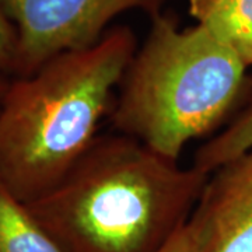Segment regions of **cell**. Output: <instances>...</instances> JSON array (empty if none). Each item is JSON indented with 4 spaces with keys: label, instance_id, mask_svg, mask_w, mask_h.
I'll list each match as a JSON object with an SVG mask.
<instances>
[{
    "label": "cell",
    "instance_id": "obj_1",
    "mask_svg": "<svg viewBox=\"0 0 252 252\" xmlns=\"http://www.w3.org/2000/svg\"><path fill=\"white\" fill-rule=\"evenodd\" d=\"M209 177L115 132L27 207L64 252H157L188 223Z\"/></svg>",
    "mask_w": 252,
    "mask_h": 252
},
{
    "label": "cell",
    "instance_id": "obj_2",
    "mask_svg": "<svg viewBox=\"0 0 252 252\" xmlns=\"http://www.w3.org/2000/svg\"><path fill=\"white\" fill-rule=\"evenodd\" d=\"M136 51L132 28L115 26L90 48L10 80L0 105V182L20 202L51 192L90 149Z\"/></svg>",
    "mask_w": 252,
    "mask_h": 252
},
{
    "label": "cell",
    "instance_id": "obj_3",
    "mask_svg": "<svg viewBox=\"0 0 252 252\" xmlns=\"http://www.w3.org/2000/svg\"><path fill=\"white\" fill-rule=\"evenodd\" d=\"M247 67L202 26L181 30L158 13L119 83L115 132L178 161L185 146L209 135L237 107Z\"/></svg>",
    "mask_w": 252,
    "mask_h": 252
},
{
    "label": "cell",
    "instance_id": "obj_4",
    "mask_svg": "<svg viewBox=\"0 0 252 252\" xmlns=\"http://www.w3.org/2000/svg\"><path fill=\"white\" fill-rule=\"evenodd\" d=\"M165 0H0V9L17 30L14 77H27L58 55L90 48L114 18L143 10L161 13Z\"/></svg>",
    "mask_w": 252,
    "mask_h": 252
},
{
    "label": "cell",
    "instance_id": "obj_5",
    "mask_svg": "<svg viewBox=\"0 0 252 252\" xmlns=\"http://www.w3.org/2000/svg\"><path fill=\"white\" fill-rule=\"evenodd\" d=\"M188 227L202 252H252V147L210 174Z\"/></svg>",
    "mask_w": 252,
    "mask_h": 252
},
{
    "label": "cell",
    "instance_id": "obj_6",
    "mask_svg": "<svg viewBox=\"0 0 252 252\" xmlns=\"http://www.w3.org/2000/svg\"><path fill=\"white\" fill-rule=\"evenodd\" d=\"M189 14L252 67V0H189Z\"/></svg>",
    "mask_w": 252,
    "mask_h": 252
},
{
    "label": "cell",
    "instance_id": "obj_7",
    "mask_svg": "<svg viewBox=\"0 0 252 252\" xmlns=\"http://www.w3.org/2000/svg\"><path fill=\"white\" fill-rule=\"evenodd\" d=\"M0 252H64L0 182Z\"/></svg>",
    "mask_w": 252,
    "mask_h": 252
},
{
    "label": "cell",
    "instance_id": "obj_8",
    "mask_svg": "<svg viewBox=\"0 0 252 252\" xmlns=\"http://www.w3.org/2000/svg\"><path fill=\"white\" fill-rule=\"evenodd\" d=\"M252 147V104L221 135L203 146L195 157L193 167L212 174L220 165Z\"/></svg>",
    "mask_w": 252,
    "mask_h": 252
},
{
    "label": "cell",
    "instance_id": "obj_9",
    "mask_svg": "<svg viewBox=\"0 0 252 252\" xmlns=\"http://www.w3.org/2000/svg\"><path fill=\"white\" fill-rule=\"evenodd\" d=\"M17 30L0 9V73L10 76L16 73L17 64Z\"/></svg>",
    "mask_w": 252,
    "mask_h": 252
},
{
    "label": "cell",
    "instance_id": "obj_10",
    "mask_svg": "<svg viewBox=\"0 0 252 252\" xmlns=\"http://www.w3.org/2000/svg\"><path fill=\"white\" fill-rule=\"evenodd\" d=\"M157 252H202L188 223L180 228Z\"/></svg>",
    "mask_w": 252,
    "mask_h": 252
},
{
    "label": "cell",
    "instance_id": "obj_11",
    "mask_svg": "<svg viewBox=\"0 0 252 252\" xmlns=\"http://www.w3.org/2000/svg\"><path fill=\"white\" fill-rule=\"evenodd\" d=\"M10 84V79H7L6 74H1L0 73V105H1V101H3V97L7 91V87Z\"/></svg>",
    "mask_w": 252,
    "mask_h": 252
}]
</instances>
